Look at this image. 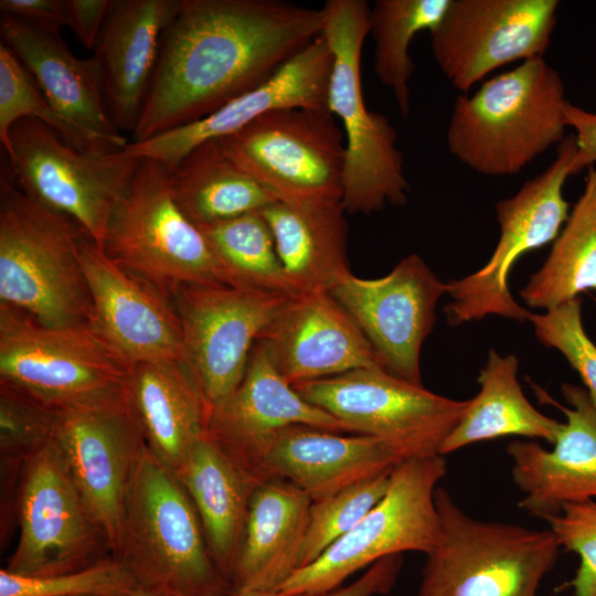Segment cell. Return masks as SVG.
<instances>
[{"label": "cell", "instance_id": "obj_1", "mask_svg": "<svg viewBox=\"0 0 596 596\" xmlns=\"http://www.w3.org/2000/svg\"><path fill=\"white\" fill-rule=\"evenodd\" d=\"M322 28L321 9L288 1L181 0L130 142L200 120L255 88Z\"/></svg>", "mask_w": 596, "mask_h": 596}, {"label": "cell", "instance_id": "obj_2", "mask_svg": "<svg viewBox=\"0 0 596 596\" xmlns=\"http://www.w3.org/2000/svg\"><path fill=\"white\" fill-rule=\"evenodd\" d=\"M565 86L543 57L522 62L457 96L447 127L450 153L471 170L513 175L553 145L561 143Z\"/></svg>", "mask_w": 596, "mask_h": 596}, {"label": "cell", "instance_id": "obj_3", "mask_svg": "<svg viewBox=\"0 0 596 596\" xmlns=\"http://www.w3.org/2000/svg\"><path fill=\"white\" fill-rule=\"evenodd\" d=\"M0 179V304L50 327L87 324L91 296L79 262L86 236L18 184L10 163Z\"/></svg>", "mask_w": 596, "mask_h": 596}, {"label": "cell", "instance_id": "obj_4", "mask_svg": "<svg viewBox=\"0 0 596 596\" xmlns=\"http://www.w3.org/2000/svg\"><path fill=\"white\" fill-rule=\"evenodd\" d=\"M321 10V35L333 55L328 108L345 139L342 204L347 213L364 215L386 205L403 206L409 184L396 130L363 99L361 55L370 34V6L364 0H329Z\"/></svg>", "mask_w": 596, "mask_h": 596}, {"label": "cell", "instance_id": "obj_5", "mask_svg": "<svg viewBox=\"0 0 596 596\" xmlns=\"http://www.w3.org/2000/svg\"><path fill=\"white\" fill-rule=\"evenodd\" d=\"M114 557L140 587L171 596H227L198 512L177 477L146 448L131 479Z\"/></svg>", "mask_w": 596, "mask_h": 596}, {"label": "cell", "instance_id": "obj_6", "mask_svg": "<svg viewBox=\"0 0 596 596\" xmlns=\"http://www.w3.org/2000/svg\"><path fill=\"white\" fill-rule=\"evenodd\" d=\"M435 502L439 535L416 596H538L561 549L550 529L475 518L440 487Z\"/></svg>", "mask_w": 596, "mask_h": 596}, {"label": "cell", "instance_id": "obj_7", "mask_svg": "<svg viewBox=\"0 0 596 596\" xmlns=\"http://www.w3.org/2000/svg\"><path fill=\"white\" fill-rule=\"evenodd\" d=\"M103 248L167 296L187 285H227L204 234L175 202L169 168L157 160L140 158Z\"/></svg>", "mask_w": 596, "mask_h": 596}, {"label": "cell", "instance_id": "obj_8", "mask_svg": "<svg viewBox=\"0 0 596 596\" xmlns=\"http://www.w3.org/2000/svg\"><path fill=\"white\" fill-rule=\"evenodd\" d=\"M446 471L441 455L398 462L386 493L372 510L315 562L296 571L279 592L319 596L383 557L430 553L439 535L435 491Z\"/></svg>", "mask_w": 596, "mask_h": 596}, {"label": "cell", "instance_id": "obj_9", "mask_svg": "<svg viewBox=\"0 0 596 596\" xmlns=\"http://www.w3.org/2000/svg\"><path fill=\"white\" fill-rule=\"evenodd\" d=\"M297 393L338 422L348 434L370 436L401 461L439 455L468 401L438 395L380 368L300 382Z\"/></svg>", "mask_w": 596, "mask_h": 596}, {"label": "cell", "instance_id": "obj_10", "mask_svg": "<svg viewBox=\"0 0 596 596\" xmlns=\"http://www.w3.org/2000/svg\"><path fill=\"white\" fill-rule=\"evenodd\" d=\"M127 371L87 324L50 327L0 304V382L58 411L121 392Z\"/></svg>", "mask_w": 596, "mask_h": 596}, {"label": "cell", "instance_id": "obj_11", "mask_svg": "<svg viewBox=\"0 0 596 596\" xmlns=\"http://www.w3.org/2000/svg\"><path fill=\"white\" fill-rule=\"evenodd\" d=\"M8 156L19 187L46 207L73 220L103 247L111 214L125 194L140 158L123 149L82 151L33 118L10 130Z\"/></svg>", "mask_w": 596, "mask_h": 596}, {"label": "cell", "instance_id": "obj_12", "mask_svg": "<svg viewBox=\"0 0 596 596\" xmlns=\"http://www.w3.org/2000/svg\"><path fill=\"white\" fill-rule=\"evenodd\" d=\"M576 151V136H566L558 145L556 158L543 172L528 180L514 195L497 203L500 237L491 257L479 270L447 283L451 301L445 312L450 324L490 315L519 322L528 320L530 311L510 292L509 275L522 255L554 242L566 223L570 204L563 196V187L573 174Z\"/></svg>", "mask_w": 596, "mask_h": 596}, {"label": "cell", "instance_id": "obj_13", "mask_svg": "<svg viewBox=\"0 0 596 596\" xmlns=\"http://www.w3.org/2000/svg\"><path fill=\"white\" fill-rule=\"evenodd\" d=\"M336 119L329 109L278 108L219 139L278 200H342L345 139Z\"/></svg>", "mask_w": 596, "mask_h": 596}, {"label": "cell", "instance_id": "obj_14", "mask_svg": "<svg viewBox=\"0 0 596 596\" xmlns=\"http://www.w3.org/2000/svg\"><path fill=\"white\" fill-rule=\"evenodd\" d=\"M15 519L18 542L3 567L12 574L42 577L72 573L111 555L53 439L22 466Z\"/></svg>", "mask_w": 596, "mask_h": 596}, {"label": "cell", "instance_id": "obj_15", "mask_svg": "<svg viewBox=\"0 0 596 596\" xmlns=\"http://www.w3.org/2000/svg\"><path fill=\"white\" fill-rule=\"evenodd\" d=\"M53 441L113 555L128 489L147 448L126 390L56 411Z\"/></svg>", "mask_w": 596, "mask_h": 596}, {"label": "cell", "instance_id": "obj_16", "mask_svg": "<svg viewBox=\"0 0 596 596\" xmlns=\"http://www.w3.org/2000/svg\"><path fill=\"white\" fill-rule=\"evenodd\" d=\"M289 297L223 284L187 285L175 291L182 362L209 416L238 386L255 343Z\"/></svg>", "mask_w": 596, "mask_h": 596}, {"label": "cell", "instance_id": "obj_17", "mask_svg": "<svg viewBox=\"0 0 596 596\" xmlns=\"http://www.w3.org/2000/svg\"><path fill=\"white\" fill-rule=\"evenodd\" d=\"M556 0H450L430 31L434 58L461 94L494 70L543 57L556 25Z\"/></svg>", "mask_w": 596, "mask_h": 596}, {"label": "cell", "instance_id": "obj_18", "mask_svg": "<svg viewBox=\"0 0 596 596\" xmlns=\"http://www.w3.org/2000/svg\"><path fill=\"white\" fill-rule=\"evenodd\" d=\"M447 290L424 259L411 254L384 277L363 279L351 273L330 292L358 324L381 368L422 386L421 349Z\"/></svg>", "mask_w": 596, "mask_h": 596}, {"label": "cell", "instance_id": "obj_19", "mask_svg": "<svg viewBox=\"0 0 596 596\" xmlns=\"http://www.w3.org/2000/svg\"><path fill=\"white\" fill-rule=\"evenodd\" d=\"M79 262L91 296L89 329L128 368L182 361V328L168 296L114 262L87 236Z\"/></svg>", "mask_w": 596, "mask_h": 596}, {"label": "cell", "instance_id": "obj_20", "mask_svg": "<svg viewBox=\"0 0 596 596\" xmlns=\"http://www.w3.org/2000/svg\"><path fill=\"white\" fill-rule=\"evenodd\" d=\"M332 65L331 49L319 35L260 85L206 117L143 141H129L123 150L130 157L157 160L172 170L199 145L235 134L274 109H329Z\"/></svg>", "mask_w": 596, "mask_h": 596}, {"label": "cell", "instance_id": "obj_21", "mask_svg": "<svg viewBox=\"0 0 596 596\" xmlns=\"http://www.w3.org/2000/svg\"><path fill=\"white\" fill-rule=\"evenodd\" d=\"M570 407L555 404L566 422L551 450L535 440H512L511 477L523 493L518 507L532 517L547 520L568 503L596 500V406L585 387L564 383Z\"/></svg>", "mask_w": 596, "mask_h": 596}, {"label": "cell", "instance_id": "obj_22", "mask_svg": "<svg viewBox=\"0 0 596 596\" xmlns=\"http://www.w3.org/2000/svg\"><path fill=\"white\" fill-rule=\"evenodd\" d=\"M259 341L291 385L359 369H382L358 324L330 291L289 297Z\"/></svg>", "mask_w": 596, "mask_h": 596}, {"label": "cell", "instance_id": "obj_23", "mask_svg": "<svg viewBox=\"0 0 596 596\" xmlns=\"http://www.w3.org/2000/svg\"><path fill=\"white\" fill-rule=\"evenodd\" d=\"M398 462L385 445L370 436L292 425L260 444L244 469L258 480L287 481L315 502L391 471Z\"/></svg>", "mask_w": 596, "mask_h": 596}, {"label": "cell", "instance_id": "obj_24", "mask_svg": "<svg viewBox=\"0 0 596 596\" xmlns=\"http://www.w3.org/2000/svg\"><path fill=\"white\" fill-rule=\"evenodd\" d=\"M181 0H111L94 49L104 98L119 132H134L155 72L163 31Z\"/></svg>", "mask_w": 596, "mask_h": 596}, {"label": "cell", "instance_id": "obj_25", "mask_svg": "<svg viewBox=\"0 0 596 596\" xmlns=\"http://www.w3.org/2000/svg\"><path fill=\"white\" fill-rule=\"evenodd\" d=\"M292 425L348 434L333 416L297 393L258 340L238 386L210 412L207 433L244 469L260 444Z\"/></svg>", "mask_w": 596, "mask_h": 596}, {"label": "cell", "instance_id": "obj_26", "mask_svg": "<svg viewBox=\"0 0 596 596\" xmlns=\"http://www.w3.org/2000/svg\"><path fill=\"white\" fill-rule=\"evenodd\" d=\"M311 502L287 481L257 483L232 568L234 593H277L299 570Z\"/></svg>", "mask_w": 596, "mask_h": 596}, {"label": "cell", "instance_id": "obj_27", "mask_svg": "<svg viewBox=\"0 0 596 596\" xmlns=\"http://www.w3.org/2000/svg\"><path fill=\"white\" fill-rule=\"evenodd\" d=\"M1 43L32 76L47 100L65 117L124 149L128 143L108 114L100 68L93 55L76 57L60 34L1 14Z\"/></svg>", "mask_w": 596, "mask_h": 596}, {"label": "cell", "instance_id": "obj_28", "mask_svg": "<svg viewBox=\"0 0 596 596\" xmlns=\"http://www.w3.org/2000/svg\"><path fill=\"white\" fill-rule=\"evenodd\" d=\"M125 390L148 449L173 475L207 432L209 408L182 361L128 368Z\"/></svg>", "mask_w": 596, "mask_h": 596}, {"label": "cell", "instance_id": "obj_29", "mask_svg": "<svg viewBox=\"0 0 596 596\" xmlns=\"http://www.w3.org/2000/svg\"><path fill=\"white\" fill-rule=\"evenodd\" d=\"M259 212L296 295L331 291L351 274L341 200H277Z\"/></svg>", "mask_w": 596, "mask_h": 596}, {"label": "cell", "instance_id": "obj_30", "mask_svg": "<svg viewBox=\"0 0 596 596\" xmlns=\"http://www.w3.org/2000/svg\"><path fill=\"white\" fill-rule=\"evenodd\" d=\"M174 476L198 512L214 563L231 584L249 500L260 480L232 459L207 432Z\"/></svg>", "mask_w": 596, "mask_h": 596}, {"label": "cell", "instance_id": "obj_31", "mask_svg": "<svg viewBox=\"0 0 596 596\" xmlns=\"http://www.w3.org/2000/svg\"><path fill=\"white\" fill-rule=\"evenodd\" d=\"M518 366L514 355L489 351L477 380L480 390L469 400L462 417L441 444L439 455L503 436L555 443L564 423L540 413L528 401L518 382Z\"/></svg>", "mask_w": 596, "mask_h": 596}, {"label": "cell", "instance_id": "obj_32", "mask_svg": "<svg viewBox=\"0 0 596 596\" xmlns=\"http://www.w3.org/2000/svg\"><path fill=\"white\" fill-rule=\"evenodd\" d=\"M170 183L179 207L199 227L259 212L278 200L233 161L220 139L191 150L170 170Z\"/></svg>", "mask_w": 596, "mask_h": 596}, {"label": "cell", "instance_id": "obj_33", "mask_svg": "<svg viewBox=\"0 0 596 596\" xmlns=\"http://www.w3.org/2000/svg\"><path fill=\"white\" fill-rule=\"evenodd\" d=\"M586 290H596V167H589L564 228L520 296L528 306L549 310Z\"/></svg>", "mask_w": 596, "mask_h": 596}, {"label": "cell", "instance_id": "obj_34", "mask_svg": "<svg viewBox=\"0 0 596 596\" xmlns=\"http://www.w3.org/2000/svg\"><path fill=\"white\" fill-rule=\"evenodd\" d=\"M228 286L295 296L260 212L200 226Z\"/></svg>", "mask_w": 596, "mask_h": 596}, {"label": "cell", "instance_id": "obj_35", "mask_svg": "<svg viewBox=\"0 0 596 596\" xmlns=\"http://www.w3.org/2000/svg\"><path fill=\"white\" fill-rule=\"evenodd\" d=\"M450 0H377L370 7V34L374 41V71L391 89L403 117L411 111L409 79L414 63L409 45L415 35L432 31Z\"/></svg>", "mask_w": 596, "mask_h": 596}, {"label": "cell", "instance_id": "obj_36", "mask_svg": "<svg viewBox=\"0 0 596 596\" xmlns=\"http://www.w3.org/2000/svg\"><path fill=\"white\" fill-rule=\"evenodd\" d=\"M21 118L40 120L68 145L82 151L121 150L111 140L83 128L60 113L44 96L32 76L2 43L0 44V141L10 155V130Z\"/></svg>", "mask_w": 596, "mask_h": 596}, {"label": "cell", "instance_id": "obj_37", "mask_svg": "<svg viewBox=\"0 0 596 596\" xmlns=\"http://www.w3.org/2000/svg\"><path fill=\"white\" fill-rule=\"evenodd\" d=\"M392 470L311 502L299 570L320 557L372 510L386 493Z\"/></svg>", "mask_w": 596, "mask_h": 596}, {"label": "cell", "instance_id": "obj_38", "mask_svg": "<svg viewBox=\"0 0 596 596\" xmlns=\"http://www.w3.org/2000/svg\"><path fill=\"white\" fill-rule=\"evenodd\" d=\"M139 583L113 555L72 573L21 576L0 570V596H131Z\"/></svg>", "mask_w": 596, "mask_h": 596}, {"label": "cell", "instance_id": "obj_39", "mask_svg": "<svg viewBox=\"0 0 596 596\" xmlns=\"http://www.w3.org/2000/svg\"><path fill=\"white\" fill-rule=\"evenodd\" d=\"M56 411L0 382L1 465L22 467L25 459L53 439Z\"/></svg>", "mask_w": 596, "mask_h": 596}, {"label": "cell", "instance_id": "obj_40", "mask_svg": "<svg viewBox=\"0 0 596 596\" xmlns=\"http://www.w3.org/2000/svg\"><path fill=\"white\" fill-rule=\"evenodd\" d=\"M538 340L560 351L578 373L596 406V344L587 336L582 320V298L577 297L544 313L528 316Z\"/></svg>", "mask_w": 596, "mask_h": 596}, {"label": "cell", "instance_id": "obj_41", "mask_svg": "<svg viewBox=\"0 0 596 596\" xmlns=\"http://www.w3.org/2000/svg\"><path fill=\"white\" fill-rule=\"evenodd\" d=\"M545 522L560 546L579 558L575 576L567 583L574 596H596V500L565 504Z\"/></svg>", "mask_w": 596, "mask_h": 596}, {"label": "cell", "instance_id": "obj_42", "mask_svg": "<svg viewBox=\"0 0 596 596\" xmlns=\"http://www.w3.org/2000/svg\"><path fill=\"white\" fill-rule=\"evenodd\" d=\"M0 11L53 34H60L61 28L66 25L65 0H1Z\"/></svg>", "mask_w": 596, "mask_h": 596}, {"label": "cell", "instance_id": "obj_43", "mask_svg": "<svg viewBox=\"0 0 596 596\" xmlns=\"http://www.w3.org/2000/svg\"><path fill=\"white\" fill-rule=\"evenodd\" d=\"M403 554L379 560L353 583L319 596H377L389 593L403 565Z\"/></svg>", "mask_w": 596, "mask_h": 596}, {"label": "cell", "instance_id": "obj_44", "mask_svg": "<svg viewBox=\"0 0 596 596\" xmlns=\"http://www.w3.org/2000/svg\"><path fill=\"white\" fill-rule=\"evenodd\" d=\"M111 0H65V20L81 44L94 50Z\"/></svg>", "mask_w": 596, "mask_h": 596}, {"label": "cell", "instance_id": "obj_45", "mask_svg": "<svg viewBox=\"0 0 596 596\" xmlns=\"http://www.w3.org/2000/svg\"><path fill=\"white\" fill-rule=\"evenodd\" d=\"M131 596H171L158 588L139 587Z\"/></svg>", "mask_w": 596, "mask_h": 596}, {"label": "cell", "instance_id": "obj_46", "mask_svg": "<svg viewBox=\"0 0 596 596\" xmlns=\"http://www.w3.org/2000/svg\"><path fill=\"white\" fill-rule=\"evenodd\" d=\"M227 596H288L281 592L277 593H233Z\"/></svg>", "mask_w": 596, "mask_h": 596}]
</instances>
